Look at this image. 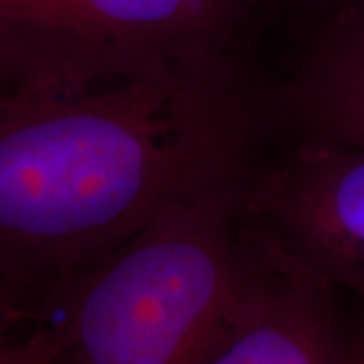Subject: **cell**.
I'll list each match as a JSON object with an SVG mask.
<instances>
[{"label":"cell","instance_id":"9","mask_svg":"<svg viewBox=\"0 0 364 364\" xmlns=\"http://www.w3.org/2000/svg\"><path fill=\"white\" fill-rule=\"evenodd\" d=\"M21 95H26V93L18 90L13 81H11V77L4 73V69L0 67V107L6 105L9 102H13V100H16V97H21Z\"/></svg>","mask_w":364,"mask_h":364},{"label":"cell","instance_id":"5","mask_svg":"<svg viewBox=\"0 0 364 364\" xmlns=\"http://www.w3.org/2000/svg\"><path fill=\"white\" fill-rule=\"evenodd\" d=\"M257 235V277L205 364H354L350 308L318 273Z\"/></svg>","mask_w":364,"mask_h":364},{"label":"cell","instance_id":"2","mask_svg":"<svg viewBox=\"0 0 364 364\" xmlns=\"http://www.w3.org/2000/svg\"><path fill=\"white\" fill-rule=\"evenodd\" d=\"M245 172L160 210L79 272L51 304L53 364H205L245 304L261 261Z\"/></svg>","mask_w":364,"mask_h":364},{"label":"cell","instance_id":"7","mask_svg":"<svg viewBox=\"0 0 364 364\" xmlns=\"http://www.w3.org/2000/svg\"><path fill=\"white\" fill-rule=\"evenodd\" d=\"M57 356V336L43 324L25 336L0 342V364H53Z\"/></svg>","mask_w":364,"mask_h":364},{"label":"cell","instance_id":"1","mask_svg":"<svg viewBox=\"0 0 364 364\" xmlns=\"http://www.w3.org/2000/svg\"><path fill=\"white\" fill-rule=\"evenodd\" d=\"M223 81L126 79L0 107V279L47 320L61 289L160 210L243 172Z\"/></svg>","mask_w":364,"mask_h":364},{"label":"cell","instance_id":"8","mask_svg":"<svg viewBox=\"0 0 364 364\" xmlns=\"http://www.w3.org/2000/svg\"><path fill=\"white\" fill-rule=\"evenodd\" d=\"M43 324V316L0 279V342L21 338Z\"/></svg>","mask_w":364,"mask_h":364},{"label":"cell","instance_id":"6","mask_svg":"<svg viewBox=\"0 0 364 364\" xmlns=\"http://www.w3.org/2000/svg\"><path fill=\"white\" fill-rule=\"evenodd\" d=\"M294 112L299 140L364 148V0L342 4L314 43Z\"/></svg>","mask_w":364,"mask_h":364},{"label":"cell","instance_id":"3","mask_svg":"<svg viewBox=\"0 0 364 364\" xmlns=\"http://www.w3.org/2000/svg\"><path fill=\"white\" fill-rule=\"evenodd\" d=\"M249 0H0V67L25 93L126 79L223 81Z\"/></svg>","mask_w":364,"mask_h":364},{"label":"cell","instance_id":"10","mask_svg":"<svg viewBox=\"0 0 364 364\" xmlns=\"http://www.w3.org/2000/svg\"><path fill=\"white\" fill-rule=\"evenodd\" d=\"M354 330H356V356L354 364H364V320L354 316Z\"/></svg>","mask_w":364,"mask_h":364},{"label":"cell","instance_id":"4","mask_svg":"<svg viewBox=\"0 0 364 364\" xmlns=\"http://www.w3.org/2000/svg\"><path fill=\"white\" fill-rule=\"evenodd\" d=\"M245 213L364 320V148L299 140L277 166L247 178Z\"/></svg>","mask_w":364,"mask_h":364}]
</instances>
